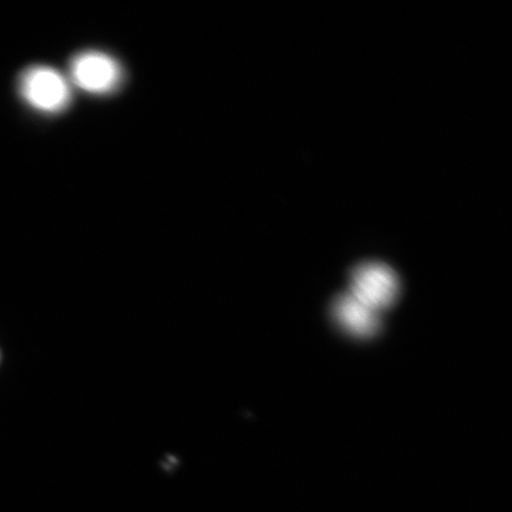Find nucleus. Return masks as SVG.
<instances>
[{"instance_id":"f257e3e1","label":"nucleus","mask_w":512,"mask_h":512,"mask_svg":"<svg viewBox=\"0 0 512 512\" xmlns=\"http://www.w3.org/2000/svg\"><path fill=\"white\" fill-rule=\"evenodd\" d=\"M19 93L35 110L61 112L69 104L70 88L63 76L50 67H30L19 79Z\"/></svg>"},{"instance_id":"f03ea898","label":"nucleus","mask_w":512,"mask_h":512,"mask_svg":"<svg viewBox=\"0 0 512 512\" xmlns=\"http://www.w3.org/2000/svg\"><path fill=\"white\" fill-rule=\"evenodd\" d=\"M349 293L371 310L381 313L398 297L399 280L388 266L366 262L352 270Z\"/></svg>"},{"instance_id":"7ed1b4c3","label":"nucleus","mask_w":512,"mask_h":512,"mask_svg":"<svg viewBox=\"0 0 512 512\" xmlns=\"http://www.w3.org/2000/svg\"><path fill=\"white\" fill-rule=\"evenodd\" d=\"M70 74L76 86L92 94L111 93L123 78L118 62L99 51H86L74 57Z\"/></svg>"},{"instance_id":"20e7f679","label":"nucleus","mask_w":512,"mask_h":512,"mask_svg":"<svg viewBox=\"0 0 512 512\" xmlns=\"http://www.w3.org/2000/svg\"><path fill=\"white\" fill-rule=\"evenodd\" d=\"M332 318L339 328L357 338H369L380 329V313L362 304L349 292L335 298Z\"/></svg>"}]
</instances>
